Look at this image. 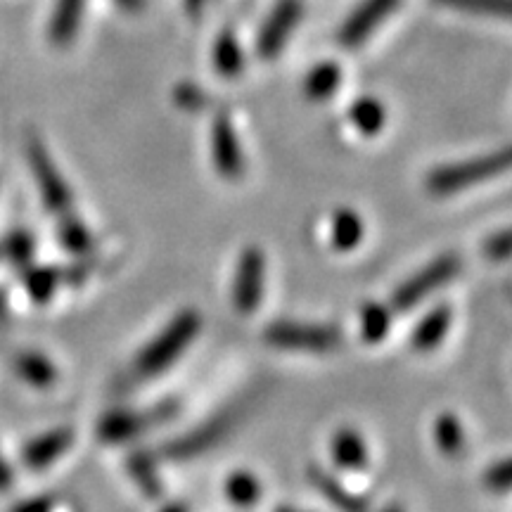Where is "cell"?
<instances>
[{
    "instance_id": "1",
    "label": "cell",
    "mask_w": 512,
    "mask_h": 512,
    "mask_svg": "<svg viewBox=\"0 0 512 512\" xmlns=\"http://www.w3.org/2000/svg\"><path fill=\"white\" fill-rule=\"evenodd\" d=\"M202 330L200 311L185 309L171 318V323L152 339L136 358V375L155 377L171 368L185 349L195 342Z\"/></svg>"
},
{
    "instance_id": "2",
    "label": "cell",
    "mask_w": 512,
    "mask_h": 512,
    "mask_svg": "<svg viewBox=\"0 0 512 512\" xmlns=\"http://www.w3.org/2000/svg\"><path fill=\"white\" fill-rule=\"evenodd\" d=\"M508 166H510L508 147L494 152V155L463 159V162L439 166V169H434L432 174L427 176V190L437 197L456 195V192L470 188V185H477L482 181H489V178L494 176L505 174Z\"/></svg>"
},
{
    "instance_id": "3",
    "label": "cell",
    "mask_w": 512,
    "mask_h": 512,
    "mask_svg": "<svg viewBox=\"0 0 512 512\" xmlns=\"http://www.w3.org/2000/svg\"><path fill=\"white\" fill-rule=\"evenodd\" d=\"M181 411L178 399L159 401L150 408H140V411H114L107 413L98 422V434L105 444H126V441L140 437L147 430H155L166 422H171Z\"/></svg>"
},
{
    "instance_id": "4",
    "label": "cell",
    "mask_w": 512,
    "mask_h": 512,
    "mask_svg": "<svg viewBox=\"0 0 512 512\" xmlns=\"http://www.w3.org/2000/svg\"><path fill=\"white\" fill-rule=\"evenodd\" d=\"M264 342L280 351H306V354H330L339 349L342 335L332 325L275 320L264 330Z\"/></svg>"
},
{
    "instance_id": "5",
    "label": "cell",
    "mask_w": 512,
    "mask_h": 512,
    "mask_svg": "<svg viewBox=\"0 0 512 512\" xmlns=\"http://www.w3.org/2000/svg\"><path fill=\"white\" fill-rule=\"evenodd\" d=\"M460 273V259L456 254H444L437 256V259L430 261L422 271H418L406 283L396 287L392 294V309L394 311H411L420 302H425L430 294L441 290L446 283H451L453 278Z\"/></svg>"
},
{
    "instance_id": "6",
    "label": "cell",
    "mask_w": 512,
    "mask_h": 512,
    "mask_svg": "<svg viewBox=\"0 0 512 512\" xmlns=\"http://www.w3.org/2000/svg\"><path fill=\"white\" fill-rule=\"evenodd\" d=\"M27 162L46 209L53 214H67L72 209V192L38 136L27 138Z\"/></svg>"
},
{
    "instance_id": "7",
    "label": "cell",
    "mask_w": 512,
    "mask_h": 512,
    "mask_svg": "<svg viewBox=\"0 0 512 512\" xmlns=\"http://www.w3.org/2000/svg\"><path fill=\"white\" fill-rule=\"evenodd\" d=\"M235 422H238V415L235 413H221L216 418H211L202 425H197L195 430L185 432L183 437L169 441L162 448V456L169 460H190L200 458L202 453L211 451L214 446H219L223 439L233 432Z\"/></svg>"
},
{
    "instance_id": "8",
    "label": "cell",
    "mask_w": 512,
    "mask_h": 512,
    "mask_svg": "<svg viewBox=\"0 0 512 512\" xmlns=\"http://www.w3.org/2000/svg\"><path fill=\"white\" fill-rule=\"evenodd\" d=\"M264 278H266V256L256 245L242 249L238 268H235L233 280V306L242 316H249L259 309L261 297H264Z\"/></svg>"
},
{
    "instance_id": "9",
    "label": "cell",
    "mask_w": 512,
    "mask_h": 512,
    "mask_svg": "<svg viewBox=\"0 0 512 512\" xmlns=\"http://www.w3.org/2000/svg\"><path fill=\"white\" fill-rule=\"evenodd\" d=\"M211 157L221 178L238 181L245 174V157L228 112H219L211 124Z\"/></svg>"
},
{
    "instance_id": "10",
    "label": "cell",
    "mask_w": 512,
    "mask_h": 512,
    "mask_svg": "<svg viewBox=\"0 0 512 512\" xmlns=\"http://www.w3.org/2000/svg\"><path fill=\"white\" fill-rule=\"evenodd\" d=\"M302 0H278L256 38V50L264 60H273L285 48L287 38L302 19Z\"/></svg>"
},
{
    "instance_id": "11",
    "label": "cell",
    "mask_w": 512,
    "mask_h": 512,
    "mask_svg": "<svg viewBox=\"0 0 512 512\" xmlns=\"http://www.w3.org/2000/svg\"><path fill=\"white\" fill-rule=\"evenodd\" d=\"M401 0H363L358 8L351 12L344 27L339 29V46L356 48L361 46L373 31L396 10Z\"/></svg>"
},
{
    "instance_id": "12",
    "label": "cell",
    "mask_w": 512,
    "mask_h": 512,
    "mask_svg": "<svg viewBox=\"0 0 512 512\" xmlns=\"http://www.w3.org/2000/svg\"><path fill=\"white\" fill-rule=\"evenodd\" d=\"M74 444V430L72 427H55V430L43 432L27 441L22 451V460L29 470H46L60 460L64 453Z\"/></svg>"
},
{
    "instance_id": "13",
    "label": "cell",
    "mask_w": 512,
    "mask_h": 512,
    "mask_svg": "<svg viewBox=\"0 0 512 512\" xmlns=\"http://www.w3.org/2000/svg\"><path fill=\"white\" fill-rule=\"evenodd\" d=\"M306 477H309V484L313 489H316L318 494L323 496L337 512H370V505L366 498L354 494V491H349L347 486L332 475V472L323 470V467L309 465Z\"/></svg>"
},
{
    "instance_id": "14",
    "label": "cell",
    "mask_w": 512,
    "mask_h": 512,
    "mask_svg": "<svg viewBox=\"0 0 512 512\" xmlns=\"http://www.w3.org/2000/svg\"><path fill=\"white\" fill-rule=\"evenodd\" d=\"M451 320H453V311L448 309L446 304L434 306L430 313H425L418 325L413 328L411 335V344L415 351H434L444 342V337L448 335V328H451Z\"/></svg>"
},
{
    "instance_id": "15",
    "label": "cell",
    "mask_w": 512,
    "mask_h": 512,
    "mask_svg": "<svg viewBox=\"0 0 512 512\" xmlns=\"http://www.w3.org/2000/svg\"><path fill=\"white\" fill-rule=\"evenodd\" d=\"M330 453L335 465L347 472H358L368 465L366 441H363V437L356 430H351V427H342V430L335 432L330 444Z\"/></svg>"
},
{
    "instance_id": "16",
    "label": "cell",
    "mask_w": 512,
    "mask_h": 512,
    "mask_svg": "<svg viewBox=\"0 0 512 512\" xmlns=\"http://www.w3.org/2000/svg\"><path fill=\"white\" fill-rule=\"evenodd\" d=\"M83 8H86V0H57L53 17H50V41L55 46L72 43V38L81 27Z\"/></svg>"
},
{
    "instance_id": "17",
    "label": "cell",
    "mask_w": 512,
    "mask_h": 512,
    "mask_svg": "<svg viewBox=\"0 0 512 512\" xmlns=\"http://www.w3.org/2000/svg\"><path fill=\"white\" fill-rule=\"evenodd\" d=\"M15 373L22 377L29 387L48 389L57 382V368L41 351H22L15 356Z\"/></svg>"
},
{
    "instance_id": "18",
    "label": "cell",
    "mask_w": 512,
    "mask_h": 512,
    "mask_svg": "<svg viewBox=\"0 0 512 512\" xmlns=\"http://www.w3.org/2000/svg\"><path fill=\"white\" fill-rule=\"evenodd\" d=\"M363 235H366V226H363V219L351 209H339L335 216H332L330 223V240L332 247L337 252H351L361 245Z\"/></svg>"
},
{
    "instance_id": "19",
    "label": "cell",
    "mask_w": 512,
    "mask_h": 512,
    "mask_svg": "<svg viewBox=\"0 0 512 512\" xmlns=\"http://www.w3.org/2000/svg\"><path fill=\"white\" fill-rule=\"evenodd\" d=\"M128 472H131V479L136 482V486L143 491L145 498H159L164 494L162 486V477L157 472V460L155 456L145 451H136L128 456Z\"/></svg>"
},
{
    "instance_id": "20",
    "label": "cell",
    "mask_w": 512,
    "mask_h": 512,
    "mask_svg": "<svg viewBox=\"0 0 512 512\" xmlns=\"http://www.w3.org/2000/svg\"><path fill=\"white\" fill-rule=\"evenodd\" d=\"M24 290L36 304H48L53 299V294L60 287V268L53 266H31L22 275Z\"/></svg>"
},
{
    "instance_id": "21",
    "label": "cell",
    "mask_w": 512,
    "mask_h": 512,
    "mask_svg": "<svg viewBox=\"0 0 512 512\" xmlns=\"http://www.w3.org/2000/svg\"><path fill=\"white\" fill-rule=\"evenodd\" d=\"M434 444L444 456L456 458L465 448V430L453 413H441L434 420Z\"/></svg>"
},
{
    "instance_id": "22",
    "label": "cell",
    "mask_w": 512,
    "mask_h": 512,
    "mask_svg": "<svg viewBox=\"0 0 512 512\" xmlns=\"http://www.w3.org/2000/svg\"><path fill=\"white\" fill-rule=\"evenodd\" d=\"M349 119L354 124L356 131H361L363 136H377L382 131L387 114H384V105L375 98H361L351 105Z\"/></svg>"
},
{
    "instance_id": "23",
    "label": "cell",
    "mask_w": 512,
    "mask_h": 512,
    "mask_svg": "<svg viewBox=\"0 0 512 512\" xmlns=\"http://www.w3.org/2000/svg\"><path fill=\"white\" fill-rule=\"evenodd\" d=\"M57 238H60L62 247L67 252H72L76 256H83L91 252L93 247V238L88 233L86 223H83L79 216L74 214H60V226H57Z\"/></svg>"
},
{
    "instance_id": "24",
    "label": "cell",
    "mask_w": 512,
    "mask_h": 512,
    "mask_svg": "<svg viewBox=\"0 0 512 512\" xmlns=\"http://www.w3.org/2000/svg\"><path fill=\"white\" fill-rule=\"evenodd\" d=\"M214 64L219 74L226 76V79H235L242 72V67H245V57H242V48L233 31H223L219 41H216Z\"/></svg>"
},
{
    "instance_id": "25",
    "label": "cell",
    "mask_w": 512,
    "mask_h": 512,
    "mask_svg": "<svg viewBox=\"0 0 512 512\" xmlns=\"http://www.w3.org/2000/svg\"><path fill=\"white\" fill-rule=\"evenodd\" d=\"M342 83V69L335 62H323L313 67L306 76L304 91L311 100H328Z\"/></svg>"
},
{
    "instance_id": "26",
    "label": "cell",
    "mask_w": 512,
    "mask_h": 512,
    "mask_svg": "<svg viewBox=\"0 0 512 512\" xmlns=\"http://www.w3.org/2000/svg\"><path fill=\"white\" fill-rule=\"evenodd\" d=\"M389 328H392V311L387 304L368 302L361 309V337L368 344H377L387 337Z\"/></svg>"
},
{
    "instance_id": "27",
    "label": "cell",
    "mask_w": 512,
    "mask_h": 512,
    "mask_svg": "<svg viewBox=\"0 0 512 512\" xmlns=\"http://www.w3.org/2000/svg\"><path fill=\"white\" fill-rule=\"evenodd\" d=\"M223 491H226L228 501L238 505V508H249V505H254L261 498L259 479H256L252 472H245V470L233 472V475L226 479Z\"/></svg>"
},
{
    "instance_id": "28",
    "label": "cell",
    "mask_w": 512,
    "mask_h": 512,
    "mask_svg": "<svg viewBox=\"0 0 512 512\" xmlns=\"http://www.w3.org/2000/svg\"><path fill=\"white\" fill-rule=\"evenodd\" d=\"M34 235L29 233V230H12V233L0 242V256H5V259L12 261L15 266H27L31 261V256H34Z\"/></svg>"
},
{
    "instance_id": "29",
    "label": "cell",
    "mask_w": 512,
    "mask_h": 512,
    "mask_svg": "<svg viewBox=\"0 0 512 512\" xmlns=\"http://www.w3.org/2000/svg\"><path fill=\"white\" fill-rule=\"evenodd\" d=\"M446 8H456L463 12H475V15L489 17H510V0H437Z\"/></svg>"
},
{
    "instance_id": "30",
    "label": "cell",
    "mask_w": 512,
    "mask_h": 512,
    "mask_svg": "<svg viewBox=\"0 0 512 512\" xmlns=\"http://www.w3.org/2000/svg\"><path fill=\"white\" fill-rule=\"evenodd\" d=\"M484 484L494 494H505L510 489V460H498L491 465L484 475Z\"/></svg>"
},
{
    "instance_id": "31",
    "label": "cell",
    "mask_w": 512,
    "mask_h": 512,
    "mask_svg": "<svg viewBox=\"0 0 512 512\" xmlns=\"http://www.w3.org/2000/svg\"><path fill=\"white\" fill-rule=\"evenodd\" d=\"M484 254L494 261H505L510 256V230H498L484 242Z\"/></svg>"
},
{
    "instance_id": "32",
    "label": "cell",
    "mask_w": 512,
    "mask_h": 512,
    "mask_svg": "<svg viewBox=\"0 0 512 512\" xmlns=\"http://www.w3.org/2000/svg\"><path fill=\"white\" fill-rule=\"evenodd\" d=\"M176 102L185 110H200V107L207 102L204 93L197 86H190V83H183V86L176 88Z\"/></svg>"
},
{
    "instance_id": "33",
    "label": "cell",
    "mask_w": 512,
    "mask_h": 512,
    "mask_svg": "<svg viewBox=\"0 0 512 512\" xmlns=\"http://www.w3.org/2000/svg\"><path fill=\"white\" fill-rule=\"evenodd\" d=\"M88 275H91V264H83V261H76L72 266L60 268V278L64 285H72V287L81 285Z\"/></svg>"
},
{
    "instance_id": "34",
    "label": "cell",
    "mask_w": 512,
    "mask_h": 512,
    "mask_svg": "<svg viewBox=\"0 0 512 512\" xmlns=\"http://www.w3.org/2000/svg\"><path fill=\"white\" fill-rule=\"evenodd\" d=\"M12 512H53V498L50 496H36L29 501H22L12 508Z\"/></svg>"
},
{
    "instance_id": "35",
    "label": "cell",
    "mask_w": 512,
    "mask_h": 512,
    "mask_svg": "<svg viewBox=\"0 0 512 512\" xmlns=\"http://www.w3.org/2000/svg\"><path fill=\"white\" fill-rule=\"evenodd\" d=\"M10 486H12V470L8 460H5L3 453H0V491L10 489Z\"/></svg>"
},
{
    "instance_id": "36",
    "label": "cell",
    "mask_w": 512,
    "mask_h": 512,
    "mask_svg": "<svg viewBox=\"0 0 512 512\" xmlns=\"http://www.w3.org/2000/svg\"><path fill=\"white\" fill-rule=\"evenodd\" d=\"M114 3L119 5V8H124V10H131V12H136V10H140L145 5V0H114Z\"/></svg>"
},
{
    "instance_id": "37",
    "label": "cell",
    "mask_w": 512,
    "mask_h": 512,
    "mask_svg": "<svg viewBox=\"0 0 512 512\" xmlns=\"http://www.w3.org/2000/svg\"><path fill=\"white\" fill-rule=\"evenodd\" d=\"M209 0H185V10L192 12V15H197V12L204 10V5H207Z\"/></svg>"
},
{
    "instance_id": "38",
    "label": "cell",
    "mask_w": 512,
    "mask_h": 512,
    "mask_svg": "<svg viewBox=\"0 0 512 512\" xmlns=\"http://www.w3.org/2000/svg\"><path fill=\"white\" fill-rule=\"evenodd\" d=\"M159 512H188V508H185L183 503H169L166 508H162Z\"/></svg>"
},
{
    "instance_id": "39",
    "label": "cell",
    "mask_w": 512,
    "mask_h": 512,
    "mask_svg": "<svg viewBox=\"0 0 512 512\" xmlns=\"http://www.w3.org/2000/svg\"><path fill=\"white\" fill-rule=\"evenodd\" d=\"M273 512H309V510H302V508H294V505H278Z\"/></svg>"
},
{
    "instance_id": "40",
    "label": "cell",
    "mask_w": 512,
    "mask_h": 512,
    "mask_svg": "<svg viewBox=\"0 0 512 512\" xmlns=\"http://www.w3.org/2000/svg\"><path fill=\"white\" fill-rule=\"evenodd\" d=\"M5 313H8V304H5V297L0 294V320L5 318Z\"/></svg>"
},
{
    "instance_id": "41",
    "label": "cell",
    "mask_w": 512,
    "mask_h": 512,
    "mask_svg": "<svg viewBox=\"0 0 512 512\" xmlns=\"http://www.w3.org/2000/svg\"><path fill=\"white\" fill-rule=\"evenodd\" d=\"M382 512H406L401 508V505H396V503H392V505H387V508H384Z\"/></svg>"
}]
</instances>
